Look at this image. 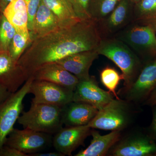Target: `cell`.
Masks as SVG:
<instances>
[{
	"mask_svg": "<svg viewBox=\"0 0 156 156\" xmlns=\"http://www.w3.org/2000/svg\"><path fill=\"white\" fill-rule=\"evenodd\" d=\"M101 40L96 21L81 20L73 25L33 39L17 63L28 79L42 66L75 53L96 50Z\"/></svg>",
	"mask_w": 156,
	"mask_h": 156,
	"instance_id": "6da1fadb",
	"label": "cell"
},
{
	"mask_svg": "<svg viewBox=\"0 0 156 156\" xmlns=\"http://www.w3.org/2000/svg\"><path fill=\"white\" fill-rule=\"evenodd\" d=\"M96 50L98 55L112 61L122 72L124 86L122 89L131 87L144 65L128 45L115 37L101 38Z\"/></svg>",
	"mask_w": 156,
	"mask_h": 156,
	"instance_id": "7a4b0ae2",
	"label": "cell"
},
{
	"mask_svg": "<svg viewBox=\"0 0 156 156\" xmlns=\"http://www.w3.org/2000/svg\"><path fill=\"white\" fill-rule=\"evenodd\" d=\"M62 108L46 104L31 103L27 111L23 112L17 122L23 128L52 134L62 128Z\"/></svg>",
	"mask_w": 156,
	"mask_h": 156,
	"instance_id": "3957f363",
	"label": "cell"
},
{
	"mask_svg": "<svg viewBox=\"0 0 156 156\" xmlns=\"http://www.w3.org/2000/svg\"><path fill=\"white\" fill-rule=\"evenodd\" d=\"M131 102L122 99H113L102 108L88 124L92 129L121 131L132 123L133 113Z\"/></svg>",
	"mask_w": 156,
	"mask_h": 156,
	"instance_id": "277c9868",
	"label": "cell"
},
{
	"mask_svg": "<svg viewBox=\"0 0 156 156\" xmlns=\"http://www.w3.org/2000/svg\"><path fill=\"white\" fill-rule=\"evenodd\" d=\"M114 37L128 45L143 63L156 58V32L150 27L132 23Z\"/></svg>",
	"mask_w": 156,
	"mask_h": 156,
	"instance_id": "5b68a950",
	"label": "cell"
},
{
	"mask_svg": "<svg viewBox=\"0 0 156 156\" xmlns=\"http://www.w3.org/2000/svg\"><path fill=\"white\" fill-rule=\"evenodd\" d=\"M33 80L32 77L29 78L17 92L0 103V149L22 112L23 100Z\"/></svg>",
	"mask_w": 156,
	"mask_h": 156,
	"instance_id": "8992f818",
	"label": "cell"
},
{
	"mask_svg": "<svg viewBox=\"0 0 156 156\" xmlns=\"http://www.w3.org/2000/svg\"><path fill=\"white\" fill-rule=\"evenodd\" d=\"M108 154L112 156H155L156 144L147 132L134 131L123 137L121 136Z\"/></svg>",
	"mask_w": 156,
	"mask_h": 156,
	"instance_id": "52a82bcc",
	"label": "cell"
},
{
	"mask_svg": "<svg viewBox=\"0 0 156 156\" xmlns=\"http://www.w3.org/2000/svg\"><path fill=\"white\" fill-rule=\"evenodd\" d=\"M52 143L51 134L27 128H14L6 138L4 145L14 148L29 156L40 152Z\"/></svg>",
	"mask_w": 156,
	"mask_h": 156,
	"instance_id": "ba28073f",
	"label": "cell"
},
{
	"mask_svg": "<svg viewBox=\"0 0 156 156\" xmlns=\"http://www.w3.org/2000/svg\"><path fill=\"white\" fill-rule=\"evenodd\" d=\"M29 93L34 95L32 102L62 108L73 101L74 91L48 81L34 80Z\"/></svg>",
	"mask_w": 156,
	"mask_h": 156,
	"instance_id": "9c48e42d",
	"label": "cell"
},
{
	"mask_svg": "<svg viewBox=\"0 0 156 156\" xmlns=\"http://www.w3.org/2000/svg\"><path fill=\"white\" fill-rule=\"evenodd\" d=\"M134 5L131 0H120L107 16L96 21L101 38L114 37L133 23Z\"/></svg>",
	"mask_w": 156,
	"mask_h": 156,
	"instance_id": "30bf717a",
	"label": "cell"
},
{
	"mask_svg": "<svg viewBox=\"0 0 156 156\" xmlns=\"http://www.w3.org/2000/svg\"><path fill=\"white\" fill-rule=\"evenodd\" d=\"M156 87V58L144 64L131 87L119 93L131 103H143Z\"/></svg>",
	"mask_w": 156,
	"mask_h": 156,
	"instance_id": "8fae6325",
	"label": "cell"
},
{
	"mask_svg": "<svg viewBox=\"0 0 156 156\" xmlns=\"http://www.w3.org/2000/svg\"><path fill=\"white\" fill-rule=\"evenodd\" d=\"M91 130L88 125L62 127L54 134L52 144L64 156H71L73 152L83 145L85 140L91 135Z\"/></svg>",
	"mask_w": 156,
	"mask_h": 156,
	"instance_id": "7c38bea8",
	"label": "cell"
},
{
	"mask_svg": "<svg viewBox=\"0 0 156 156\" xmlns=\"http://www.w3.org/2000/svg\"><path fill=\"white\" fill-rule=\"evenodd\" d=\"M112 94L98 86L94 77L80 80L73 93V101L91 105L99 110L113 99Z\"/></svg>",
	"mask_w": 156,
	"mask_h": 156,
	"instance_id": "4fadbf2b",
	"label": "cell"
},
{
	"mask_svg": "<svg viewBox=\"0 0 156 156\" xmlns=\"http://www.w3.org/2000/svg\"><path fill=\"white\" fill-rule=\"evenodd\" d=\"M27 80L28 78L9 51L0 50V86L14 93Z\"/></svg>",
	"mask_w": 156,
	"mask_h": 156,
	"instance_id": "5bb4252c",
	"label": "cell"
},
{
	"mask_svg": "<svg viewBox=\"0 0 156 156\" xmlns=\"http://www.w3.org/2000/svg\"><path fill=\"white\" fill-rule=\"evenodd\" d=\"M31 77L34 80L48 81L73 91L79 81L75 76L56 62L42 66L36 70Z\"/></svg>",
	"mask_w": 156,
	"mask_h": 156,
	"instance_id": "9a60e30c",
	"label": "cell"
},
{
	"mask_svg": "<svg viewBox=\"0 0 156 156\" xmlns=\"http://www.w3.org/2000/svg\"><path fill=\"white\" fill-rule=\"evenodd\" d=\"M96 50L73 54L56 62V63L80 80L89 78V71L93 62L98 57Z\"/></svg>",
	"mask_w": 156,
	"mask_h": 156,
	"instance_id": "2e32d148",
	"label": "cell"
},
{
	"mask_svg": "<svg viewBox=\"0 0 156 156\" xmlns=\"http://www.w3.org/2000/svg\"><path fill=\"white\" fill-rule=\"evenodd\" d=\"M98 110L89 104L72 101L62 108V122L66 127L87 125Z\"/></svg>",
	"mask_w": 156,
	"mask_h": 156,
	"instance_id": "e0dca14e",
	"label": "cell"
},
{
	"mask_svg": "<svg viewBox=\"0 0 156 156\" xmlns=\"http://www.w3.org/2000/svg\"><path fill=\"white\" fill-rule=\"evenodd\" d=\"M2 14L14 27L16 32L31 40L28 28V13L24 0H12Z\"/></svg>",
	"mask_w": 156,
	"mask_h": 156,
	"instance_id": "ac0fdd59",
	"label": "cell"
},
{
	"mask_svg": "<svg viewBox=\"0 0 156 156\" xmlns=\"http://www.w3.org/2000/svg\"><path fill=\"white\" fill-rule=\"evenodd\" d=\"M92 139L89 146L82 150L75 156H104L115 144L122 136V131H112L108 134L101 135L95 130H91Z\"/></svg>",
	"mask_w": 156,
	"mask_h": 156,
	"instance_id": "d6986e66",
	"label": "cell"
},
{
	"mask_svg": "<svg viewBox=\"0 0 156 156\" xmlns=\"http://www.w3.org/2000/svg\"><path fill=\"white\" fill-rule=\"evenodd\" d=\"M59 28L56 15L41 1L34 20L31 32L33 39L44 36Z\"/></svg>",
	"mask_w": 156,
	"mask_h": 156,
	"instance_id": "ffe728a7",
	"label": "cell"
},
{
	"mask_svg": "<svg viewBox=\"0 0 156 156\" xmlns=\"http://www.w3.org/2000/svg\"><path fill=\"white\" fill-rule=\"evenodd\" d=\"M56 15L60 27H67L81 20L68 0H41Z\"/></svg>",
	"mask_w": 156,
	"mask_h": 156,
	"instance_id": "44dd1931",
	"label": "cell"
},
{
	"mask_svg": "<svg viewBox=\"0 0 156 156\" xmlns=\"http://www.w3.org/2000/svg\"><path fill=\"white\" fill-rule=\"evenodd\" d=\"M133 23L148 27L156 32V0H140L134 4Z\"/></svg>",
	"mask_w": 156,
	"mask_h": 156,
	"instance_id": "7402d4cb",
	"label": "cell"
},
{
	"mask_svg": "<svg viewBox=\"0 0 156 156\" xmlns=\"http://www.w3.org/2000/svg\"><path fill=\"white\" fill-rule=\"evenodd\" d=\"M120 0H89V13L91 19L97 21L106 17Z\"/></svg>",
	"mask_w": 156,
	"mask_h": 156,
	"instance_id": "603a6c76",
	"label": "cell"
},
{
	"mask_svg": "<svg viewBox=\"0 0 156 156\" xmlns=\"http://www.w3.org/2000/svg\"><path fill=\"white\" fill-rule=\"evenodd\" d=\"M100 77L101 83L108 89V92L113 94L116 99H120L116 90L120 81L123 80L122 74L120 75L114 68L107 66L101 70Z\"/></svg>",
	"mask_w": 156,
	"mask_h": 156,
	"instance_id": "cb8c5ba5",
	"label": "cell"
},
{
	"mask_svg": "<svg viewBox=\"0 0 156 156\" xmlns=\"http://www.w3.org/2000/svg\"><path fill=\"white\" fill-rule=\"evenodd\" d=\"M16 31L2 14L0 19V50L8 51Z\"/></svg>",
	"mask_w": 156,
	"mask_h": 156,
	"instance_id": "d4e9b609",
	"label": "cell"
},
{
	"mask_svg": "<svg viewBox=\"0 0 156 156\" xmlns=\"http://www.w3.org/2000/svg\"><path fill=\"white\" fill-rule=\"evenodd\" d=\"M31 41V40L16 32L11 41L8 50L9 54L14 61H18L24 52V49Z\"/></svg>",
	"mask_w": 156,
	"mask_h": 156,
	"instance_id": "484cf974",
	"label": "cell"
},
{
	"mask_svg": "<svg viewBox=\"0 0 156 156\" xmlns=\"http://www.w3.org/2000/svg\"><path fill=\"white\" fill-rule=\"evenodd\" d=\"M80 19H91L89 13V0H68Z\"/></svg>",
	"mask_w": 156,
	"mask_h": 156,
	"instance_id": "4316f807",
	"label": "cell"
},
{
	"mask_svg": "<svg viewBox=\"0 0 156 156\" xmlns=\"http://www.w3.org/2000/svg\"><path fill=\"white\" fill-rule=\"evenodd\" d=\"M28 13V28L30 32L33 29L34 20L41 0H24Z\"/></svg>",
	"mask_w": 156,
	"mask_h": 156,
	"instance_id": "83f0119b",
	"label": "cell"
},
{
	"mask_svg": "<svg viewBox=\"0 0 156 156\" xmlns=\"http://www.w3.org/2000/svg\"><path fill=\"white\" fill-rule=\"evenodd\" d=\"M0 156H28L14 148L4 145L0 149Z\"/></svg>",
	"mask_w": 156,
	"mask_h": 156,
	"instance_id": "f1b7e54d",
	"label": "cell"
},
{
	"mask_svg": "<svg viewBox=\"0 0 156 156\" xmlns=\"http://www.w3.org/2000/svg\"><path fill=\"white\" fill-rule=\"evenodd\" d=\"M152 120L147 132L156 144V106L152 107Z\"/></svg>",
	"mask_w": 156,
	"mask_h": 156,
	"instance_id": "f546056e",
	"label": "cell"
},
{
	"mask_svg": "<svg viewBox=\"0 0 156 156\" xmlns=\"http://www.w3.org/2000/svg\"><path fill=\"white\" fill-rule=\"evenodd\" d=\"M143 104L152 107L156 106V87L151 91Z\"/></svg>",
	"mask_w": 156,
	"mask_h": 156,
	"instance_id": "4dcf8cb0",
	"label": "cell"
},
{
	"mask_svg": "<svg viewBox=\"0 0 156 156\" xmlns=\"http://www.w3.org/2000/svg\"><path fill=\"white\" fill-rule=\"evenodd\" d=\"M12 93L5 87L0 86V103L6 100Z\"/></svg>",
	"mask_w": 156,
	"mask_h": 156,
	"instance_id": "1f68e13d",
	"label": "cell"
},
{
	"mask_svg": "<svg viewBox=\"0 0 156 156\" xmlns=\"http://www.w3.org/2000/svg\"><path fill=\"white\" fill-rule=\"evenodd\" d=\"M29 156H64L61 153L56 151L55 152L48 153L37 152L31 154Z\"/></svg>",
	"mask_w": 156,
	"mask_h": 156,
	"instance_id": "d6a6232c",
	"label": "cell"
},
{
	"mask_svg": "<svg viewBox=\"0 0 156 156\" xmlns=\"http://www.w3.org/2000/svg\"><path fill=\"white\" fill-rule=\"evenodd\" d=\"M12 0H0V8L2 12L4 11L7 5L9 4Z\"/></svg>",
	"mask_w": 156,
	"mask_h": 156,
	"instance_id": "836d02e7",
	"label": "cell"
},
{
	"mask_svg": "<svg viewBox=\"0 0 156 156\" xmlns=\"http://www.w3.org/2000/svg\"><path fill=\"white\" fill-rule=\"evenodd\" d=\"M139 1H140V0H131V2H132L134 4H135V3H136V2H138Z\"/></svg>",
	"mask_w": 156,
	"mask_h": 156,
	"instance_id": "e575fe53",
	"label": "cell"
},
{
	"mask_svg": "<svg viewBox=\"0 0 156 156\" xmlns=\"http://www.w3.org/2000/svg\"><path fill=\"white\" fill-rule=\"evenodd\" d=\"M2 10H1V8H0V14H2Z\"/></svg>",
	"mask_w": 156,
	"mask_h": 156,
	"instance_id": "d590c367",
	"label": "cell"
},
{
	"mask_svg": "<svg viewBox=\"0 0 156 156\" xmlns=\"http://www.w3.org/2000/svg\"><path fill=\"white\" fill-rule=\"evenodd\" d=\"M2 14H0V19H1V16H2Z\"/></svg>",
	"mask_w": 156,
	"mask_h": 156,
	"instance_id": "8d00e7d4",
	"label": "cell"
},
{
	"mask_svg": "<svg viewBox=\"0 0 156 156\" xmlns=\"http://www.w3.org/2000/svg\"><path fill=\"white\" fill-rule=\"evenodd\" d=\"M155 156H156V154L155 155Z\"/></svg>",
	"mask_w": 156,
	"mask_h": 156,
	"instance_id": "74e56055",
	"label": "cell"
},
{
	"mask_svg": "<svg viewBox=\"0 0 156 156\" xmlns=\"http://www.w3.org/2000/svg\"></svg>",
	"mask_w": 156,
	"mask_h": 156,
	"instance_id": "f35d334b",
	"label": "cell"
}]
</instances>
